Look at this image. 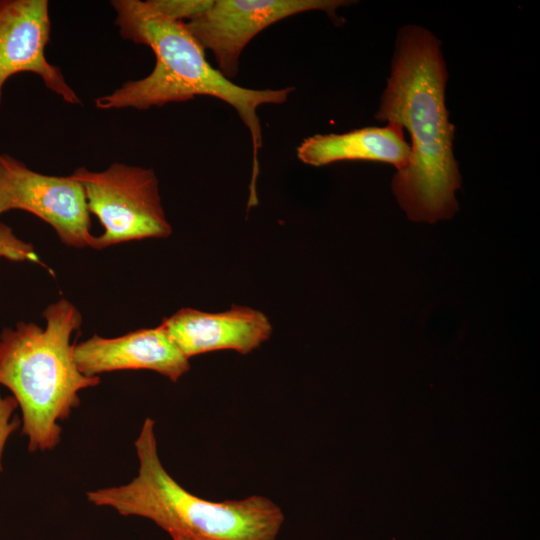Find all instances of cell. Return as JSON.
<instances>
[{
  "label": "cell",
  "instance_id": "1",
  "mask_svg": "<svg viewBox=\"0 0 540 540\" xmlns=\"http://www.w3.org/2000/svg\"><path fill=\"white\" fill-rule=\"evenodd\" d=\"M447 79L438 39L421 27L401 29L375 118L409 132L410 161L394 175L392 190L416 222L449 219L458 210L461 177L452 147L455 127L445 105Z\"/></svg>",
  "mask_w": 540,
  "mask_h": 540
},
{
  "label": "cell",
  "instance_id": "2",
  "mask_svg": "<svg viewBox=\"0 0 540 540\" xmlns=\"http://www.w3.org/2000/svg\"><path fill=\"white\" fill-rule=\"evenodd\" d=\"M111 5L121 37L149 47L155 55V65L147 76L127 81L113 92L96 98V108L147 110L202 95L226 102L235 109L250 133V201H256L258 156L262 148V127L257 109L264 104L286 102L295 88L257 90L237 85L210 65L205 49L185 22L165 16L147 1L113 0Z\"/></svg>",
  "mask_w": 540,
  "mask_h": 540
},
{
  "label": "cell",
  "instance_id": "3",
  "mask_svg": "<svg viewBox=\"0 0 540 540\" xmlns=\"http://www.w3.org/2000/svg\"><path fill=\"white\" fill-rule=\"evenodd\" d=\"M154 425L147 417L135 441L137 476L122 486L89 491V502L109 506L124 516L150 519L172 540L277 539L285 518L267 497L215 502L182 487L160 461Z\"/></svg>",
  "mask_w": 540,
  "mask_h": 540
},
{
  "label": "cell",
  "instance_id": "4",
  "mask_svg": "<svg viewBox=\"0 0 540 540\" xmlns=\"http://www.w3.org/2000/svg\"><path fill=\"white\" fill-rule=\"evenodd\" d=\"M45 328L18 322L0 334V384L22 412V434L30 452L51 450L61 438L58 421L80 404L79 392L100 383L83 375L74 360L71 336L82 323L79 310L60 299L43 312Z\"/></svg>",
  "mask_w": 540,
  "mask_h": 540
},
{
  "label": "cell",
  "instance_id": "5",
  "mask_svg": "<svg viewBox=\"0 0 540 540\" xmlns=\"http://www.w3.org/2000/svg\"><path fill=\"white\" fill-rule=\"evenodd\" d=\"M71 176L81 184L89 212L104 229L92 248L172 233L152 169L116 162L98 172L79 167Z\"/></svg>",
  "mask_w": 540,
  "mask_h": 540
},
{
  "label": "cell",
  "instance_id": "6",
  "mask_svg": "<svg viewBox=\"0 0 540 540\" xmlns=\"http://www.w3.org/2000/svg\"><path fill=\"white\" fill-rule=\"evenodd\" d=\"M15 209L48 223L67 246H93L90 212L76 179L42 174L12 156L0 154V215Z\"/></svg>",
  "mask_w": 540,
  "mask_h": 540
},
{
  "label": "cell",
  "instance_id": "7",
  "mask_svg": "<svg viewBox=\"0 0 540 540\" xmlns=\"http://www.w3.org/2000/svg\"><path fill=\"white\" fill-rule=\"evenodd\" d=\"M345 0H214L211 7L186 23L194 38L214 55L218 70L228 79L239 72L247 44L268 26L289 16L321 10L337 20Z\"/></svg>",
  "mask_w": 540,
  "mask_h": 540
},
{
  "label": "cell",
  "instance_id": "8",
  "mask_svg": "<svg viewBox=\"0 0 540 540\" xmlns=\"http://www.w3.org/2000/svg\"><path fill=\"white\" fill-rule=\"evenodd\" d=\"M50 33L47 0L0 1V106L6 81L21 72L37 74L65 102L81 103L60 68L45 56Z\"/></svg>",
  "mask_w": 540,
  "mask_h": 540
},
{
  "label": "cell",
  "instance_id": "9",
  "mask_svg": "<svg viewBox=\"0 0 540 540\" xmlns=\"http://www.w3.org/2000/svg\"><path fill=\"white\" fill-rule=\"evenodd\" d=\"M160 325L188 359L218 350L248 354L272 333V325L263 312L235 305L218 313L182 308Z\"/></svg>",
  "mask_w": 540,
  "mask_h": 540
},
{
  "label": "cell",
  "instance_id": "10",
  "mask_svg": "<svg viewBox=\"0 0 540 540\" xmlns=\"http://www.w3.org/2000/svg\"><path fill=\"white\" fill-rule=\"evenodd\" d=\"M74 360L88 377L118 370H152L177 382L190 369L186 358L161 325L115 338L97 334L74 345Z\"/></svg>",
  "mask_w": 540,
  "mask_h": 540
},
{
  "label": "cell",
  "instance_id": "11",
  "mask_svg": "<svg viewBox=\"0 0 540 540\" xmlns=\"http://www.w3.org/2000/svg\"><path fill=\"white\" fill-rule=\"evenodd\" d=\"M403 128L394 123L385 127H365L346 133L316 134L297 147V158L320 167L339 161L366 160L388 163L404 169L411 156Z\"/></svg>",
  "mask_w": 540,
  "mask_h": 540
},
{
  "label": "cell",
  "instance_id": "12",
  "mask_svg": "<svg viewBox=\"0 0 540 540\" xmlns=\"http://www.w3.org/2000/svg\"><path fill=\"white\" fill-rule=\"evenodd\" d=\"M214 0H147L151 7L165 16L184 22L206 12Z\"/></svg>",
  "mask_w": 540,
  "mask_h": 540
},
{
  "label": "cell",
  "instance_id": "13",
  "mask_svg": "<svg viewBox=\"0 0 540 540\" xmlns=\"http://www.w3.org/2000/svg\"><path fill=\"white\" fill-rule=\"evenodd\" d=\"M0 257L15 262H33L45 266L32 244L18 238L12 228L3 223H0Z\"/></svg>",
  "mask_w": 540,
  "mask_h": 540
},
{
  "label": "cell",
  "instance_id": "14",
  "mask_svg": "<svg viewBox=\"0 0 540 540\" xmlns=\"http://www.w3.org/2000/svg\"><path fill=\"white\" fill-rule=\"evenodd\" d=\"M17 407L18 403L13 396H0V471L3 470L2 455L5 444L9 436L15 432L20 425V421L17 417L12 419V415Z\"/></svg>",
  "mask_w": 540,
  "mask_h": 540
}]
</instances>
